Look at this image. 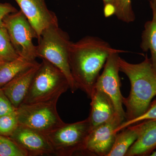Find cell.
Instances as JSON below:
<instances>
[{
    "label": "cell",
    "mask_w": 156,
    "mask_h": 156,
    "mask_svg": "<svg viewBox=\"0 0 156 156\" xmlns=\"http://www.w3.org/2000/svg\"><path fill=\"white\" fill-rule=\"evenodd\" d=\"M114 50L108 42L98 37L86 36L70 48L69 64L77 86L90 97L107 59Z\"/></svg>",
    "instance_id": "cell-1"
},
{
    "label": "cell",
    "mask_w": 156,
    "mask_h": 156,
    "mask_svg": "<svg viewBox=\"0 0 156 156\" xmlns=\"http://www.w3.org/2000/svg\"><path fill=\"white\" fill-rule=\"evenodd\" d=\"M119 64L120 71L127 76L131 83L129 96L122 98L126 108L125 121H130L144 113L156 96V71L147 56L137 64L128 62L120 57Z\"/></svg>",
    "instance_id": "cell-2"
},
{
    "label": "cell",
    "mask_w": 156,
    "mask_h": 156,
    "mask_svg": "<svg viewBox=\"0 0 156 156\" xmlns=\"http://www.w3.org/2000/svg\"><path fill=\"white\" fill-rule=\"evenodd\" d=\"M38 40L37 57L47 60L60 70L67 79L71 92H75L79 89L70 68L69 54L72 42L68 34L58 27V24H55L45 29Z\"/></svg>",
    "instance_id": "cell-3"
},
{
    "label": "cell",
    "mask_w": 156,
    "mask_h": 156,
    "mask_svg": "<svg viewBox=\"0 0 156 156\" xmlns=\"http://www.w3.org/2000/svg\"><path fill=\"white\" fill-rule=\"evenodd\" d=\"M42 60L22 104L47 101L60 97L69 89L64 74L49 62Z\"/></svg>",
    "instance_id": "cell-4"
},
{
    "label": "cell",
    "mask_w": 156,
    "mask_h": 156,
    "mask_svg": "<svg viewBox=\"0 0 156 156\" xmlns=\"http://www.w3.org/2000/svg\"><path fill=\"white\" fill-rule=\"evenodd\" d=\"M59 98L41 102L22 104L16 109L18 124L45 134L62 126L64 122L56 108Z\"/></svg>",
    "instance_id": "cell-5"
},
{
    "label": "cell",
    "mask_w": 156,
    "mask_h": 156,
    "mask_svg": "<svg viewBox=\"0 0 156 156\" xmlns=\"http://www.w3.org/2000/svg\"><path fill=\"white\" fill-rule=\"evenodd\" d=\"M91 130L88 118L76 122L64 124L46 134L55 155L73 156L82 154Z\"/></svg>",
    "instance_id": "cell-6"
},
{
    "label": "cell",
    "mask_w": 156,
    "mask_h": 156,
    "mask_svg": "<svg viewBox=\"0 0 156 156\" xmlns=\"http://www.w3.org/2000/svg\"><path fill=\"white\" fill-rule=\"evenodd\" d=\"M3 22L19 56L30 61H36L37 46L34 45L33 39H38L37 35L22 11L8 14Z\"/></svg>",
    "instance_id": "cell-7"
},
{
    "label": "cell",
    "mask_w": 156,
    "mask_h": 156,
    "mask_svg": "<svg viewBox=\"0 0 156 156\" xmlns=\"http://www.w3.org/2000/svg\"><path fill=\"white\" fill-rule=\"evenodd\" d=\"M125 51L115 49L111 53L95 84L94 89L99 90L111 100L117 114L126 119V112L123 107V96L121 93L119 60V53Z\"/></svg>",
    "instance_id": "cell-8"
},
{
    "label": "cell",
    "mask_w": 156,
    "mask_h": 156,
    "mask_svg": "<svg viewBox=\"0 0 156 156\" xmlns=\"http://www.w3.org/2000/svg\"><path fill=\"white\" fill-rule=\"evenodd\" d=\"M125 119L118 115L107 122L91 129L82 154L107 156L114 143L116 130Z\"/></svg>",
    "instance_id": "cell-9"
},
{
    "label": "cell",
    "mask_w": 156,
    "mask_h": 156,
    "mask_svg": "<svg viewBox=\"0 0 156 156\" xmlns=\"http://www.w3.org/2000/svg\"><path fill=\"white\" fill-rule=\"evenodd\" d=\"M9 137L27 156L55 155L47 135L40 131L19 125Z\"/></svg>",
    "instance_id": "cell-10"
},
{
    "label": "cell",
    "mask_w": 156,
    "mask_h": 156,
    "mask_svg": "<svg viewBox=\"0 0 156 156\" xmlns=\"http://www.w3.org/2000/svg\"><path fill=\"white\" fill-rule=\"evenodd\" d=\"M37 35L38 39L45 29L58 24L55 13L48 9L45 0H14Z\"/></svg>",
    "instance_id": "cell-11"
},
{
    "label": "cell",
    "mask_w": 156,
    "mask_h": 156,
    "mask_svg": "<svg viewBox=\"0 0 156 156\" xmlns=\"http://www.w3.org/2000/svg\"><path fill=\"white\" fill-rule=\"evenodd\" d=\"M40 64L38 63L20 73L2 88L16 109L23 103Z\"/></svg>",
    "instance_id": "cell-12"
},
{
    "label": "cell",
    "mask_w": 156,
    "mask_h": 156,
    "mask_svg": "<svg viewBox=\"0 0 156 156\" xmlns=\"http://www.w3.org/2000/svg\"><path fill=\"white\" fill-rule=\"evenodd\" d=\"M90 98L91 110L88 119L91 129L107 122L118 115L111 100L103 92L95 89Z\"/></svg>",
    "instance_id": "cell-13"
},
{
    "label": "cell",
    "mask_w": 156,
    "mask_h": 156,
    "mask_svg": "<svg viewBox=\"0 0 156 156\" xmlns=\"http://www.w3.org/2000/svg\"><path fill=\"white\" fill-rule=\"evenodd\" d=\"M156 148V119L146 120L140 123L139 136L126 156L148 155Z\"/></svg>",
    "instance_id": "cell-14"
},
{
    "label": "cell",
    "mask_w": 156,
    "mask_h": 156,
    "mask_svg": "<svg viewBox=\"0 0 156 156\" xmlns=\"http://www.w3.org/2000/svg\"><path fill=\"white\" fill-rule=\"evenodd\" d=\"M140 123L124 128L116 134L114 143L107 156H124L138 138Z\"/></svg>",
    "instance_id": "cell-15"
},
{
    "label": "cell",
    "mask_w": 156,
    "mask_h": 156,
    "mask_svg": "<svg viewBox=\"0 0 156 156\" xmlns=\"http://www.w3.org/2000/svg\"><path fill=\"white\" fill-rule=\"evenodd\" d=\"M37 63L20 56L12 61L0 62V89L20 73Z\"/></svg>",
    "instance_id": "cell-16"
},
{
    "label": "cell",
    "mask_w": 156,
    "mask_h": 156,
    "mask_svg": "<svg viewBox=\"0 0 156 156\" xmlns=\"http://www.w3.org/2000/svg\"><path fill=\"white\" fill-rule=\"evenodd\" d=\"M140 48L145 52L150 51L151 62L156 71V14H153L152 19L144 25Z\"/></svg>",
    "instance_id": "cell-17"
},
{
    "label": "cell",
    "mask_w": 156,
    "mask_h": 156,
    "mask_svg": "<svg viewBox=\"0 0 156 156\" xmlns=\"http://www.w3.org/2000/svg\"><path fill=\"white\" fill-rule=\"evenodd\" d=\"M12 44L8 31L0 27V62L11 61L19 57Z\"/></svg>",
    "instance_id": "cell-18"
},
{
    "label": "cell",
    "mask_w": 156,
    "mask_h": 156,
    "mask_svg": "<svg viewBox=\"0 0 156 156\" xmlns=\"http://www.w3.org/2000/svg\"><path fill=\"white\" fill-rule=\"evenodd\" d=\"M115 15L120 20L127 23L135 20L131 0H115Z\"/></svg>",
    "instance_id": "cell-19"
},
{
    "label": "cell",
    "mask_w": 156,
    "mask_h": 156,
    "mask_svg": "<svg viewBox=\"0 0 156 156\" xmlns=\"http://www.w3.org/2000/svg\"><path fill=\"white\" fill-rule=\"evenodd\" d=\"M0 156H27V154L9 136L0 135Z\"/></svg>",
    "instance_id": "cell-20"
},
{
    "label": "cell",
    "mask_w": 156,
    "mask_h": 156,
    "mask_svg": "<svg viewBox=\"0 0 156 156\" xmlns=\"http://www.w3.org/2000/svg\"><path fill=\"white\" fill-rule=\"evenodd\" d=\"M18 125L16 110L9 114L0 116V135L10 137Z\"/></svg>",
    "instance_id": "cell-21"
},
{
    "label": "cell",
    "mask_w": 156,
    "mask_h": 156,
    "mask_svg": "<svg viewBox=\"0 0 156 156\" xmlns=\"http://www.w3.org/2000/svg\"><path fill=\"white\" fill-rule=\"evenodd\" d=\"M154 119H156V100L151 103L150 106L144 113L134 119L124 121L118 127L116 131L118 133L124 128L141 121Z\"/></svg>",
    "instance_id": "cell-22"
},
{
    "label": "cell",
    "mask_w": 156,
    "mask_h": 156,
    "mask_svg": "<svg viewBox=\"0 0 156 156\" xmlns=\"http://www.w3.org/2000/svg\"><path fill=\"white\" fill-rule=\"evenodd\" d=\"M16 110L2 89H0V116L9 114Z\"/></svg>",
    "instance_id": "cell-23"
},
{
    "label": "cell",
    "mask_w": 156,
    "mask_h": 156,
    "mask_svg": "<svg viewBox=\"0 0 156 156\" xmlns=\"http://www.w3.org/2000/svg\"><path fill=\"white\" fill-rule=\"evenodd\" d=\"M17 11V9L9 3H0V27H5L3 22L4 17Z\"/></svg>",
    "instance_id": "cell-24"
},
{
    "label": "cell",
    "mask_w": 156,
    "mask_h": 156,
    "mask_svg": "<svg viewBox=\"0 0 156 156\" xmlns=\"http://www.w3.org/2000/svg\"><path fill=\"white\" fill-rule=\"evenodd\" d=\"M104 5L105 15V17H108L112 15H115V0H102Z\"/></svg>",
    "instance_id": "cell-25"
},
{
    "label": "cell",
    "mask_w": 156,
    "mask_h": 156,
    "mask_svg": "<svg viewBox=\"0 0 156 156\" xmlns=\"http://www.w3.org/2000/svg\"><path fill=\"white\" fill-rule=\"evenodd\" d=\"M150 5L153 14H156V0H151Z\"/></svg>",
    "instance_id": "cell-26"
},
{
    "label": "cell",
    "mask_w": 156,
    "mask_h": 156,
    "mask_svg": "<svg viewBox=\"0 0 156 156\" xmlns=\"http://www.w3.org/2000/svg\"><path fill=\"white\" fill-rule=\"evenodd\" d=\"M150 156H156V151H154L151 154Z\"/></svg>",
    "instance_id": "cell-27"
}]
</instances>
